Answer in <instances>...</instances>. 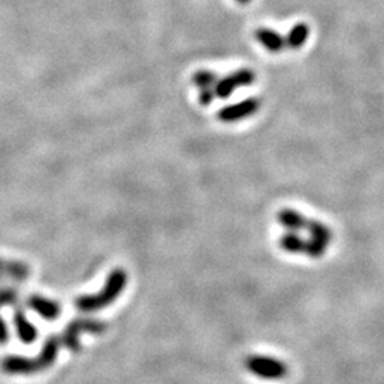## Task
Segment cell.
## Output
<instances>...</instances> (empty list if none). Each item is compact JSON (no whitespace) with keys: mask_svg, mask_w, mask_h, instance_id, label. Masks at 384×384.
I'll use <instances>...</instances> for the list:
<instances>
[{"mask_svg":"<svg viewBox=\"0 0 384 384\" xmlns=\"http://www.w3.org/2000/svg\"><path fill=\"white\" fill-rule=\"evenodd\" d=\"M128 283L127 272L121 268H117L108 273L103 289L94 295H83L76 299V308L83 313L98 312L110 306L117 297L123 293Z\"/></svg>","mask_w":384,"mask_h":384,"instance_id":"1","label":"cell"},{"mask_svg":"<svg viewBox=\"0 0 384 384\" xmlns=\"http://www.w3.org/2000/svg\"><path fill=\"white\" fill-rule=\"evenodd\" d=\"M107 331V324L97 319H89V317H80L71 320L64 332L62 333V344L67 347L69 350L77 353L81 350L80 344V335L81 333H90V335H103Z\"/></svg>","mask_w":384,"mask_h":384,"instance_id":"2","label":"cell"},{"mask_svg":"<svg viewBox=\"0 0 384 384\" xmlns=\"http://www.w3.org/2000/svg\"><path fill=\"white\" fill-rule=\"evenodd\" d=\"M245 367L254 376L263 380H281L289 372L288 366L283 362L261 354L250 356V358L245 360Z\"/></svg>","mask_w":384,"mask_h":384,"instance_id":"3","label":"cell"},{"mask_svg":"<svg viewBox=\"0 0 384 384\" xmlns=\"http://www.w3.org/2000/svg\"><path fill=\"white\" fill-rule=\"evenodd\" d=\"M259 107H261V103L258 98H255V97L246 98L241 103L227 105L219 110L218 120L222 123H236V121H241L246 117H251L255 113H258Z\"/></svg>","mask_w":384,"mask_h":384,"instance_id":"4","label":"cell"},{"mask_svg":"<svg viewBox=\"0 0 384 384\" xmlns=\"http://www.w3.org/2000/svg\"><path fill=\"white\" fill-rule=\"evenodd\" d=\"M27 306L46 320H56L62 315V306L58 302L42 295H32L27 297Z\"/></svg>","mask_w":384,"mask_h":384,"instance_id":"5","label":"cell"},{"mask_svg":"<svg viewBox=\"0 0 384 384\" xmlns=\"http://www.w3.org/2000/svg\"><path fill=\"white\" fill-rule=\"evenodd\" d=\"M62 346V339L58 335H51L46 339L40 353L37 354V358H35L39 372L47 370L54 365V362L58 360V354Z\"/></svg>","mask_w":384,"mask_h":384,"instance_id":"6","label":"cell"},{"mask_svg":"<svg viewBox=\"0 0 384 384\" xmlns=\"http://www.w3.org/2000/svg\"><path fill=\"white\" fill-rule=\"evenodd\" d=\"M30 268L27 263L13 259L0 258V279L2 281H13V282H23L29 279Z\"/></svg>","mask_w":384,"mask_h":384,"instance_id":"7","label":"cell"},{"mask_svg":"<svg viewBox=\"0 0 384 384\" xmlns=\"http://www.w3.org/2000/svg\"><path fill=\"white\" fill-rule=\"evenodd\" d=\"M2 370L8 374H33L39 373L35 359L26 356L10 354L2 360Z\"/></svg>","mask_w":384,"mask_h":384,"instance_id":"8","label":"cell"},{"mask_svg":"<svg viewBox=\"0 0 384 384\" xmlns=\"http://www.w3.org/2000/svg\"><path fill=\"white\" fill-rule=\"evenodd\" d=\"M255 39L270 53H281L286 47V37H283L277 30L268 29V27H261V29H258L255 32Z\"/></svg>","mask_w":384,"mask_h":384,"instance_id":"9","label":"cell"},{"mask_svg":"<svg viewBox=\"0 0 384 384\" xmlns=\"http://www.w3.org/2000/svg\"><path fill=\"white\" fill-rule=\"evenodd\" d=\"M13 324L16 327V332L19 339L26 343V344H32L37 339V329L36 326L27 319L24 312L21 309H17L13 313Z\"/></svg>","mask_w":384,"mask_h":384,"instance_id":"10","label":"cell"},{"mask_svg":"<svg viewBox=\"0 0 384 384\" xmlns=\"http://www.w3.org/2000/svg\"><path fill=\"white\" fill-rule=\"evenodd\" d=\"M309 218L305 215H302L300 212L290 209V208H283L278 212V222L288 231V232H299V231H305L308 225Z\"/></svg>","mask_w":384,"mask_h":384,"instance_id":"11","label":"cell"},{"mask_svg":"<svg viewBox=\"0 0 384 384\" xmlns=\"http://www.w3.org/2000/svg\"><path fill=\"white\" fill-rule=\"evenodd\" d=\"M311 35V27L306 23H296L286 36V47L297 50L304 46Z\"/></svg>","mask_w":384,"mask_h":384,"instance_id":"12","label":"cell"},{"mask_svg":"<svg viewBox=\"0 0 384 384\" xmlns=\"http://www.w3.org/2000/svg\"><path fill=\"white\" fill-rule=\"evenodd\" d=\"M305 243H306V239L297 235V232H286L279 238L281 250L293 255H297V254L304 255Z\"/></svg>","mask_w":384,"mask_h":384,"instance_id":"13","label":"cell"},{"mask_svg":"<svg viewBox=\"0 0 384 384\" xmlns=\"http://www.w3.org/2000/svg\"><path fill=\"white\" fill-rule=\"evenodd\" d=\"M311 235L312 239H316L324 245H331L332 241H333V232L332 229L329 228L327 225H324L323 222L320 221H316V219H311L308 221V225H306V229Z\"/></svg>","mask_w":384,"mask_h":384,"instance_id":"14","label":"cell"},{"mask_svg":"<svg viewBox=\"0 0 384 384\" xmlns=\"http://www.w3.org/2000/svg\"><path fill=\"white\" fill-rule=\"evenodd\" d=\"M218 80H219V77L212 70H198L197 73H194V74H192V77H191L192 85H194L195 87H198L200 90H202V89H213Z\"/></svg>","mask_w":384,"mask_h":384,"instance_id":"15","label":"cell"},{"mask_svg":"<svg viewBox=\"0 0 384 384\" xmlns=\"http://www.w3.org/2000/svg\"><path fill=\"white\" fill-rule=\"evenodd\" d=\"M235 90H238V87H236L235 81H234V78H232L231 74L227 76V77H224V78H219V80L216 81L215 87H213L215 96H216L218 98H221V100L229 98V97L234 94Z\"/></svg>","mask_w":384,"mask_h":384,"instance_id":"16","label":"cell"},{"mask_svg":"<svg viewBox=\"0 0 384 384\" xmlns=\"http://www.w3.org/2000/svg\"><path fill=\"white\" fill-rule=\"evenodd\" d=\"M326 248H327V245L309 238V239H306V243H305L304 255H306L312 259H319L326 254Z\"/></svg>","mask_w":384,"mask_h":384,"instance_id":"17","label":"cell"},{"mask_svg":"<svg viewBox=\"0 0 384 384\" xmlns=\"http://www.w3.org/2000/svg\"><path fill=\"white\" fill-rule=\"evenodd\" d=\"M19 302V292L13 288H0V308L16 305Z\"/></svg>","mask_w":384,"mask_h":384,"instance_id":"18","label":"cell"},{"mask_svg":"<svg viewBox=\"0 0 384 384\" xmlns=\"http://www.w3.org/2000/svg\"><path fill=\"white\" fill-rule=\"evenodd\" d=\"M215 98H216V96H215L213 89H202V90H200L198 100H200V103H201L204 107L211 105L212 101H213Z\"/></svg>","mask_w":384,"mask_h":384,"instance_id":"19","label":"cell"},{"mask_svg":"<svg viewBox=\"0 0 384 384\" xmlns=\"http://www.w3.org/2000/svg\"><path fill=\"white\" fill-rule=\"evenodd\" d=\"M9 340V327L5 319L0 316V344H6Z\"/></svg>","mask_w":384,"mask_h":384,"instance_id":"20","label":"cell"},{"mask_svg":"<svg viewBox=\"0 0 384 384\" xmlns=\"http://www.w3.org/2000/svg\"><path fill=\"white\" fill-rule=\"evenodd\" d=\"M236 2H238L239 5H248V3L251 2V0H236Z\"/></svg>","mask_w":384,"mask_h":384,"instance_id":"21","label":"cell"}]
</instances>
